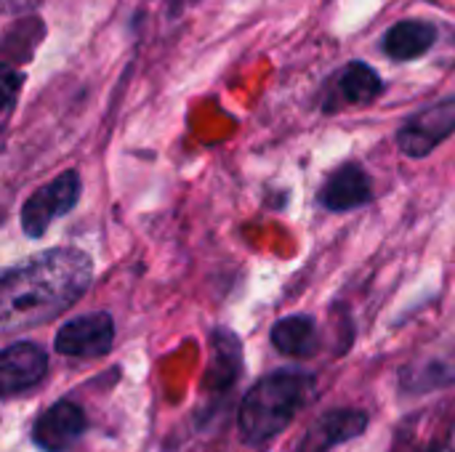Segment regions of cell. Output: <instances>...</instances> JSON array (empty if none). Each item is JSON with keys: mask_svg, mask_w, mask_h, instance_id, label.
<instances>
[{"mask_svg": "<svg viewBox=\"0 0 455 452\" xmlns=\"http://www.w3.org/2000/svg\"><path fill=\"white\" fill-rule=\"evenodd\" d=\"M320 205L331 213H349L357 208H365L373 200V181L368 170L360 163H344L339 165L317 194Z\"/></svg>", "mask_w": 455, "mask_h": 452, "instance_id": "7", "label": "cell"}, {"mask_svg": "<svg viewBox=\"0 0 455 452\" xmlns=\"http://www.w3.org/2000/svg\"><path fill=\"white\" fill-rule=\"evenodd\" d=\"M43 0H0V13L5 16H19L27 11H35Z\"/></svg>", "mask_w": 455, "mask_h": 452, "instance_id": "16", "label": "cell"}, {"mask_svg": "<svg viewBox=\"0 0 455 452\" xmlns=\"http://www.w3.org/2000/svg\"><path fill=\"white\" fill-rule=\"evenodd\" d=\"M45 370L48 354L37 344H11L0 352V397H13L37 386Z\"/></svg>", "mask_w": 455, "mask_h": 452, "instance_id": "8", "label": "cell"}, {"mask_svg": "<svg viewBox=\"0 0 455 452\" xmlns=\"http://www.w3.org/2000/svg\"><path fill=\"white\" fill-rule=\"evenodd\" d=\"M19 91H21V75L13 67L0 64V115L16 104Z\"/></svg>", "mask_w": 455, "mask_h": 452, "instance_id": "15", "label": "cell"}, {"mask_svg": "<svg viewBox=\"0 0 455 452\" xmlns=\"http://www.w3.org/2000/svg\"><path fill=\"white\" fill-rule=\"evenodd\" d=\"M213 368L211 381L216 389H229L240 373V344L229 330H219L213 336Z\"/></svg>", "mask_w": 455, "mask_h": 452, "instance_id": "14", "label": "cell"}, {"mask_svg": "<svg viewBox=\"0 0 455 452\" xmlns=\"http://www.w3.org/2000/svg\"><path fill=\"white\" fill-rule=\"evenodd\" d=\"M448 450L455 452V424L453 429H451V434H448Z\"/></svg>", "mask_w": 455, "mask_h": 452, "instance_id": "17", "label": "cell"}, {"mask_svg": "<svg viewBox=\"0 0 455 452\" xmlns=\"http://www.w3.org/2000/svg\"><path fill=\"white\" fill-rule=\"evenodd\" d=\"M272 346L293 360L315 357L320 349V330L317 322L307 314H291L275 322L272 328Z\"/></svg>", "mask_w": 455, "mask_h": 452, "instance_id": "12", "label": "cell"}, {"mask_svg": "<svg viewBox=\"0 0 455 452\" xmlns=\"http://www.w3.org/2000/svg\"><path fill=\"white\" fill-rule=\"evenodd\" d=\"M437 43V27L421 19H403L384 35V53L395 61H416Z\"/></svg>", "mask_w": 455, "mask_h": 452, "instance_id": "11", "label": "cell"}, {"mask_svg": "<svg viewBox=\"0 0 455 452\" xmlns=\"http://www.w3.org/2000/svg\"><path fill=\"white\" fill-rule=\"evenodd\" d=\"M368 424L371 418L365 410H352V408L328 410L304 432L293 452H333L336 448L365 434Z\"/></svg>", "mask_w": 455, "mask_h": 452, "instance_id": "6", "label": "cell"}, {"mask_svg": "<svg viewBox=\"0 0 455 452\" xmlns=\"http://www.w3.org/2000/svg\"><path fill=\"white\" fill-rule=\"evenodd\" d=\"M80 176L75 170H67L40 186L24 205H21V229L27 237H43L48 226L59 218L67 216L77 202H80Z\"/></svg>", "mask_w": 455, "mask_h": 452, "instance_id": "4", "label": "cell"}, {"mask_svg": "<svg viewBox=\"0 0 455 452\" xmlns=\"http://www.w3.org/2000/svg\"><path fill=\"white\" fill-rule=\"evenodd\" d=\"M115 341V322L107 312H91L64 322L53 338V346L64 357H104Z\"/></svg>", "mask_w": 455, "mask_h": 452, "instance_id": "5", "label": "cell"}, {"mask_svg": "<svg viewBox=\"0 0 455 452\" xmlns=\"http://www.w3.org/2000/svg\"><path fill=\"white\" fill-rule=\"evenodd\" d=\"M455 381V370L445 362V360H421V362H411L405 370H403V378H400V386L403 392H411V394H424V392H432V389H443L448 384Z\"/></svg>", "mask_w": 455, "mask_h": 452, "instance_id": "13", "label": "cell"}, {"mask_svg": "<svg viewBox=\"0 0 455 452\" xmlns=\"http://www.w3.org/2000/svg\"><path fill=\"white\" fill-rule=\"evenodd\" d=\"M455 133V96H445L429 107H424L419 115H413L403 128L397 131V149L405 157L421 160L429 157L440 144H445Z\"/></svg>", "mask_w": 455, "mask_h": 452, "instance_id": "3", "label": "cell"}, {"mask_svg": "<svg viewBox=\"0 0 455 452\" xmlns=\"http://www.w3.org/2000/svg\"><path fill=\"white\" fill-rule=\"evenodd\" d=\"M93 261L77 248H53L0 277V333H19L67 312L91 285Z\"/></svg>", "mask_w": 455, "mask_h": 452, "instance_id": "1", "label": "cell"}, {"mask_svg": "<svg viewBox=\"0 0 455 452\" xmlns=\"http://www.w3.org/2000/svg\"><path fill=\"white\" fill-rule=\"evenodd\" d=\"M85 413L72 402H56L32 426V440L40 450L67 452L85 432Z\"/></svg>", "mask_w": 455, "mask_h": 452, "instance_id": "10", "label": "cell"}, {"mask_svg": "<svg viewBox=\"0 0 455 452\" xmlns=\"http://www.w3.org/2000/svg\"><path fill=\"white\" fill-rule=\"evenodd\" d=\"M315 394V376L304 370H275L256 381L240 405V432L245 442L264 445L283 434L293 418L309 405Z\"/></svg>", "mask_w": 455, "mask_h": 452, "instance_id": "2", "label": "cell"}, {"mask_svg": "<svg viewBox=\"0 0 455 452\" xmlns=\"http://www.w3.org/2000/svg\"><path fill=\"white\" fill-rule=\"evenodd\" d=\"M381 93H384L381 75L365 61H349L339 72L328 93L325 112H341L344 107H371L381 99Z\"/></svg>", "mask_w": 455, "mask_h": 452, "instance_id": "9", "label": "cell"}]
</instances>
